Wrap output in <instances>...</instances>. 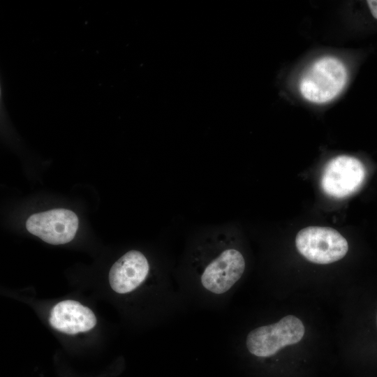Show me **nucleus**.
I'll list each match as a JSON object with an SVG mask.
<instances>
[{
	"label": "nucleus",
	"mask_w": 377,
	"mask_h": 377,
	"mask_svg": "<svg viewBox=\"0 0 377 377\" xmlns=\"http://www.w3.org/2000/svg\"><path fill=\"white\" fill-rule=\"evenodd\" d=\"M348 80L345 64L332 56L316 60L303 73L299 82L302 96L309 102L323 104L334 99Z\"/></svg>",
	"instance_id": "nucleus-1"
},
{
	"label": "nucleus",
	"mask_w": 377,
	"mask_h": 377,
	"mask_svg": "<svg viewBox=\"0 0 377 377\" xmlns=\"http://www.w3.org/2000/svg\"><path fill=\"white\" fill-rule=\"evenodd\" d=\"M295 245L306 259L321 265L341 260L348 250V242L340 232L323 226H309L302 229L296 235Z\"/></svg>",
	"instance_id": "nucleus-2"
},
{
	"label": "nucleus",
	"mask_w": 377,
	"mask_h": 377,
	"mask_svg": "<svg viewBox=\"0 0 377 377\" xmlns=\"http://www.w3.org/2000/svg\"><path fill=\"white\" fill-rule=\"evenodd\" d=\"M304 332L302 322L298 318L289 315L276 323L251 330L246 337V345L252 355L269 357L283 347L301 341Z\"/></svg>",
	"instance_id": "nucleus-3"
},
{
	"label": "nucleus",
	"mask_w": 377,
	"mask_h": 377,
	"mask_svg": "<svg viewBox=\"0 0 377 377\" xmlns=\"http://www.w3.org/2000/svg\"><path fill=\"white\" fill-rule=\"evenodd\" d=\"M365 169L357 158L339 156L331 159L324 168L321 186L330 196L342 198L355 192L362 184Z\"/></svg>",
	"instance_id": "nucleus-4"
},
{
	"label": "nucleus",
	"mask_w": 377,
	"mask_h": 377,
	"mask_svg": "<svg viewBox=\"0 0 377 377\" xmlns=\"http://www.w3.org/2000/svg\"><path fill=\"white\" fill-rule=\"evenodd\" d=\"M27 230L51 244L71 242L78 228V218L69 209H55L31 215L26 222Z\"/></svg>",
	"instance_id": "nucleus-5"
},
{
	"label": "nucleus",
	"mask_w": 377,
	"mask_h": 377,
	"mask_svg": "<svg viewBox=\"0 0 377 377\" xmlns=\"http://www.w3.org/2000/svg\"><path fill=\"white\" fill-rule=\"evenodd\" d=\"M244 269L245 260L242 254L237 249H228L205 267L200 282L207 291L222 295L239 280Z\"/></svg>",
	"instance_id": "nucleus-6"
},
{
	"label": "nucleus",
	"mask_w": 377,
	"mask_h": 377,
	"mask_svg": "<svg viewBox=\"0 0 377 377\" xmlns=\"http://www.w3.org/2000/svg\"><path fill=\"white\" fill-rule=\"evenodd\" d=\"M149 270L146 257L140 251H129L112 266L109 272L110 286L119 294L130 293L145 280Z\"/></svg>",
	"instance_id": "nucleus-7"
},
{
	"label": "nucleus",
	"mask_w": 377,
	"mask_h": 377,
	"mask_svg": "<svg viewBox=\"0 0 377 377\" xmlns=\"http://www.w3.org/2000/svg\"><path fill=\"white\" fill-rule=\"evenodd\" d=\"M49 322L52 327L61 332L75 334L94 328L96 318L90 309L80 302L64 300L53 306Z\"/></svg>",
	"instance_id": "nucleus-8"
},
{
	"label": "nucleus",
	"mask_w": 377,
	"mask_h": 377,
	"mask_svg": "<svg viewBox=\"0 0 377 377\" xmlns=\"http://www.w3.org/2000/svg\"><path fill=\"white\" fill-rule=\"evenodd\" d=\"M367 4L369 6V10L373 17L377 19V1L376 0L367 1Z\"/></svg>",
	"instance_id": "nucleus-9"
}]
</instances>
